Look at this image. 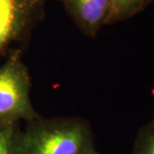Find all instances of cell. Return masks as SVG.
Wrapping results in <instances>:
<instances>
[{"label":"cell","instance_id":"obj_4","mask_svg":"<svg viewBox=\"0 0 154 154\" xmlns=\"http://www.w3.org/2000/svg\"><path fill=\"white\" fill-rule=\"evenodd\" d=\"M60 2L75 26L89 38H95L110 14V0H57Z\"/></svg>","mask_w":154,"mask_h":154},{"label":"cell","instance_id":"obj_5","mask_svg":"<svg viewBox=\"0 0 154 154\" xmlns=\"http://www.w3.org/2000/svg\"><path fill=\"white\" fill-rule=\"evenodd\" d=\"M152 0H110V14L107 25L115 24L134 17Z\"/></svg>","mask_w":154,"mask_h":154},{"label":"cell","instance_id":"obj_1","mask_svg":"<svg viewBox=\"0 0 154 154\" xmlns=\"http://www.w3.org/2000/svg\"><path fill=\"white\" fill-rule=\"evenodd\" d=\"M97 152L91 124L79 116L40 115L26 122L20 154H94Z\"/></svg>","mask_w":154,"mask_h":154},{"label":"cell","instance_id":"obj_3","mask_svg":"<svg viewBox=\"0 0 154 154\" xmlns=\"http://www.w3.org/2000/svg\"><path fill=\"white\" fill-rule=\"evenodd\" d=\"M45 6V0H0V57L13 45L28 42Z\"/></svg>","mask_w":154,"mask_h":154},{"label":"cell","instance_id":"obj_7","mask_svg":"<svg viewBox=\"0 0 154 154\" xmlns=\"http://www.w3.org/2000/svg\"><path fill=\"white\" fill-rule=\"evenodd\" d=\"M131 154H154V118L139 129Z\"/></svg>","mask_w":154,"mask_h":154},{"label":"cell","instance_id":"obj_2","mask_svg":"<svg viewBox=\"0 0 154 154\" xmlns=\"http://www.w3.org/2000/svg\"><path fill=\"white\" fill-rule=\"evenodd\" d=\"M31 82L22 51L13 50L0 66V122H27L40 116L32 104Z\"/></svg>","mask_w":154,"mask_h":154},{"label":"cell","instance_id":"obj_6","mask_svg":"<svg viewBox=\"0 0 154 154\" xmlns=\"http://www.w3.org/2000/svg\"><path fill=\"white\" fill-rule=\"evenodd\" d=\"M22 134L19 122H0V154H20Z\"/></svg>","mask_w":154,"mask_h":154},{"label":"cell","instance_id":"obj_8","mask_svg":"<svg viewBox=\"0 0 154 154\" xmlns=\"http://www.w3.org/2000/svg\"><path fill=\"white\" fill-rule=\"evenodd\" d=\"M94 154H100V153H99L98 152H95V153H94Z\"/></svg>","mask_w":154,"mask_h":154}]
</instances>
